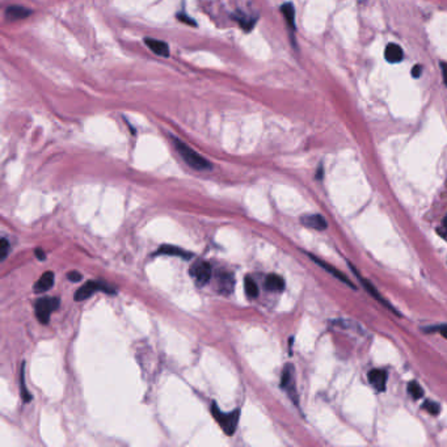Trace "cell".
Masks as SVG:
<instances>
[{
	"label": "cell",
	"instance_id": "cell-1",
	"mask_svg": "<svg viewBox=\"0 0 447 447\" xmlns=\"http://www.w3.org/2000/svg\"><path fill=\"white\" fill-rule=\"evenodd\" d=\"M173 142H175V147L177 150V152L181 155V158L184 159V161L189 167L194 168L197 171L211 170L213 165H211L210 161H208L203 156L199 155L198 152L194 151L192 147L185 144L182 140L177 139V138H173Z\"/></svg>",
	"mask_w": 447,
	"mask_h": 447
},
{
	"label": "cell",
	"instance_id": "cell-2",
	"mask_svg": "<svg viewBox=\"0 0 447 447\" xmlns=\"http://www.w3.org/2000/svg\"><path fill=\"white\" fill-rule=\"evenodd\" d=\"M211 413H213L214 418L218 424L220 425V427L223 429V432L227 434V436H232L236 430L237 422H239V411H234L231 413H225L216 406V404L214 403L211 405Z\"/></svg>",
	"mask_w": 447,
	"mask_h": 447
},
{
	"label": "cell",
	"instance_id": "cell-3",
	"mask_svg": "<svg viewBox=\"0 0 447 447\" xmlns=\"http://www.w3.org/2000/svg\"><path fill=\"white\" fill-rule=\"evenodd\" d=\"M99 291L106 292V294H114V292H117V290L114 289V287L108 286L106 284H103V282H99V281H89V282L83 285V286L75 292V299L78 302L85 301V299H88L89 296L94 295L95 292H99Z\"/></svg>",
	"mask_w": 447,
	"mask_h": 447
},
{
	"label": "cell",
	"instance_id": "cell-4",
	"mask_svg": "<svg viewBox=\"0 0 447 447\" xmlns=\"http://www.w3.org/2000/svg\"><path fill=\"white\" fill-rule=\"evenodd\" d=\"M59 307L58 298H42L38 299L35 303V315L42 324H47L50 320V315L53 311Z\"/></svg>",
	"mask_w": 447,
	"mask_h": 447
},
{
	"label": "cell",
	"instance_id": "cell-5",
	"mask_svg": "<svg viewBox=\"0 0 447 447\" xmlns=\"http://www.w3.org/2000/svg\"><path fill=\"white\" fill-rule=\"evenodd\" d=\"M281 387L286 389L287 394L290 395V398L294 400V403H298L296 400V392H295V382H294V367L291 365H286L282 371V377H281Z\"/></svg>",
	"mask_w": 447,
	"mask_h": 447
},
{
	"label": "cell",
	"instance_id": "cell-6",
	"mask_svg": "<svg viewBox=\"0 0 447 447\" xmlns=\"http://www.w3.org/2000/svg\"><path fill=\"white\" fill-rule=\"evenodd\" d=\"M193 277L196 278L197 284L203 286L210 281L211 274H213V268L206 261H199L193 266V272H192Z\"/></svg>",
	"mask_w": 447,
	"mask_h": 447
},
{
	"label": "cell",
	"instance_id": "cell-7",
	"mask_svg": "<svg viewBox=\"0 0 447 447\" xmlns=\"http://www.w3.org/2000/svg\"><path fill=\"white\" fill-rule=\"evenodd\" d=\"M368 382L374 387L377 391L383 392L386 391V384H387V372L380 370V368H374V370H370L368 371Z\"/></svg>",
	"mask_w": 447,
	"mask_h": 447
},
{
	"label": "cell",
	"instance_id": "cell-8",
	"mask_svg": "<svg viewBox=\"0 0 447 447\" xmlns=\"http://www.w3.org/2000/svg\"><path fill=\"white\" fill-rule=\"evenodd\" d=\"M308 256H310L311 260H312L313 263L318 264L319 266H322L323 269L327 270L328 273H330V274L333 275V277H336L337 280H340V281H341V282H344V284L348 285V286H350V287H353V289H356V286H354V285L351 284L350 281H349V278L346 277V275H345L344 273L339 272V270H337L336 268H333V266H330L329 264H327V263H325V261L320 260V258H318V257H316V256H313V254H308Z\"/></svg>",
	"mask_w": 447,
	"mask_h": 447
},
{
	"label": "cell",
	"instance_id": "cell-9",
	"mask_svg": "<svg viewBox=\"0 0 447 447\" xmlns=\"http://www.w3.org/2000/svg\"><path fill=\"white\" fill-rule=\"evenodd\" d=\"M218 285H219V292L223 295H230L234 291L235 278L231 273L220 272L218 274Z\"/></svg>",
	"mask_w": 447,
	"mask_h": 447
},
{
	"label": "cell",
	"instance_id": "cell-10",
	"mask_svg": "<svg viewBox=\"0 0 447 447\" xmlns=\"http://www.w3.org/2000/svg\"><path fill=\"white\" fill-rule=\"evenodd\" d=\"M302 225H304L306 227L315 228L319 231H323L327 228V220L323 218L320 214H312V215H303L301 218Z\"/></svg>",
	"mask_w": 447,
	"mask_h": 447
},
{
	"label": "cell",
	"instance_id": "cell-11",
	"mask_svg": "<svg viewBox=\"0 0 447 447\" xmlns=\"http://www.w3.org/2000/svg\"><path fill=\"white\" fill-rule=\"evenodd\" d=\"M146 46L151 50L152 53H155L156 55L160 57H170V46L164 41L160 40H155V38H146L144 40Z\"/></svg>",
	"mask_w": 447,
	"mask_h": 447
},
{
	"label": "cell",
	"instance_id": "cell-12",
	"mask_svg": "<svg viewBox=\"0 0 447 447\" xmlns=\"http://www.w3.org/2000/svg\"><path fill=\"white\" fill-rule=\"evenodd\" d=\"M32 15V11L21 6H11L6 9V17L9 21L23 20Z\"/></svg>",
	"mask_w": 447,
	"mask_h": 447
},
{
	"label": "cell",
	"instance_id": "cell-13",
	"mask_svg": "<svg viewBox=\"0 0 447 447\" xmlns=\"http://www.w3.org/2000/svg\"><path fill=\"white\" fill-rule=\"evenodd\" d=\"M384 57H386L387 62H389V63H399V62L403 61L404 58L403 49L396 44H389L388 46L386 47Z\"/></svg>",
	"mask_w": 447,
	"mask_h": 447
},
{
	"label": "cell",
	"instance_id": "cell-14",
	"mask_svg": "<svg viewBox=\"0 0 447 447\" xmlns=\"http://www.w3.org/2000/svg\"><path fill=\"white\" fill-rule=\"evenodd\" d=\"M265 287L269 291L281 292L285 289V281L284 278L278 274H269L265 280Z\"/></svg>",
	"mask_w": 447,
	"mask_h": 447
},
{
	"label": "cell",
	"instance_id": "cell-15",
	"mask_svg": "<svg viewBox=\"0 0 447 447\" xmlns=\"http://www.w3.org/2000/svg\"><path fill=\"white\" fill-rule=\"evenodd\" d=\"M54 285V273L46 272L40 277V280L35 282L34 291L35 292H44L47 291L50 287Z\"/></svg>",
	"mask_w": 447,
	"mask_h": 447
},
{
	"label": "cell",
	"instance_id": "cell-16",
	"mask_svg": "<svg viewBox=\"0 0 447 447\" xmlns=\"http://www.w3.org/2000/svg\"><path fill=\"white\" fill-rule=\"evenodd\" d=\"M159 254H170V256H178V257L184 258V260H189L190 257H193V254L189 252L184 251L182 248L173 246H161L158 251Z\"/></svg>",
	"mask_w": 447,
	"mask_h": 447
},
{
	"label": "cell",
	"instance_id": "cell-17",
	"mask_svg": "<svg viewBox=\"0 0 447 447\" xmlns=\"http://www.w3.org/2000/svg\"><path fill=\"white\" fill-rule=\"evenodd\" d=\"M356 274H357V277L360 278V281H361V284H362V285H363V286H365V289H366V290H367V292H368V294H370V295H372V296H374V298H375V299H378V302H379V303L384 304V306H386V307H388V308H389V310H391V311H392V312H395V313H398V312H396V310H395V308H394V307H392V306H389V304H388V303H387V302H386V301H384V298H382V296H380V294H379V292H378V291H377V289H375V287H374V286H372V285H371V284H370V282H367V281H366V280H365V278H362V277H361V275H360V274H358V273H356ZM398 315H399V313H398Z\"/></svg>",
	"mask_w": 447,
	"mask_h": 447
},
{
	"label": "cell",
	"instance_id": "cell-18",
	"mask_svg": "<svg viewBox=\"0 0 447 447\" xmlns=\"http://www.w3.org/2000/svg\"><path fill=\"white\" fill-rule=\"evenodd\" d=\"M281 11H282V15L286 18V23L289 24V27H291L292 29H295V9L291 3H286L281 7Z\"/></svg>",
	"mask_w": 447,
	"mask_h": 447
},
{
	"label": "cell",
	"instance_id": "cell-19",
	"mask_svg": "<svg viewBox=\"0 0 447 447\" xmlns=\"http://www.w3.org/2000/svg\"><path fill=\"white\" fill-rule=\"evenodd\" d=\"M244 289H246L247 295H248L249 298H257L258 296L257 284H256L253 278H251L249 275L248 277H246V281H244Z\"/></svg>",
	"mask_w": 447,
	"mask_h": 447
},
{
	"label": "cell",
	"instance_id": "cell-20",
	"mask_svg": "<svg viewBox=\"0 0 447 447\" xmlns=\"http://www.w3.org/2000/svg\"><path fill=\"white\" fill-rule=\"evenodd\" d=\"M408 392H409L411 396H412L413 399H416V400L424 396V389L421 388V386L417 382H411L409 384H408Z\"/></svg>",
	"mask_w": 447,
	"mask_h": 447
},
{
	"label": "cell",
	"instance_id": "cell-21",
	"mask_svg": "<svg viewBox=\"0 0 447 447\" xmlns=\"http://www.w3.org/2000/svg\"><path fill=\"white\" fill-rule=\"evenodd\" d=\"M25 372H24V363L23 366H21V371H20V391H21V396H23L24 401L25 403H28V401L32 399V396H30V394L28 392L27 387H25Z\"/></svg>",
	"mask_w": 447,
	"mask_h": 447
},
{
	"label": "cell",
	"instance_id": "cell-22",
	"mask_svg": "<svg viewBox=\"0 0 447 447\" xmlns=\"http://www.w3.org/2000/svg\"><path fill=\"white\" fill-rule=\"evenodd\" d=\"M422 406H424V409L426 411L427 413H430L432 416H438L439 412H441V406H439V404L436 403V401L426 400Z\"/></svg>",
	"mask_w": 447,
	"mask_h": 447
},
{
	"label": "cell",
	"instance_id": "cell-23",
	"mask_svg": "<svg viewBox=\"0 0 447 447\" xmlns=\"http://www.w3.org/2000/svg\"><path fill=\"white\" fill-rule=\"evenodd\" d=\"M0 251H2V253H0V258H2V260H6L7 253H8L9 251L8 240H7L6 237H3V239H2V243H0Z\"/></svg>",
	"mask_w": 447,
	"mask_h": 447
},
{
	"label": "cell",
	"instance_id": "cell-24",
	"mask_svg": "<svg viewBox=\"0 0 447 447\" xmlns=\"http://www.w3.org/2000/svg\"><path fill=\"white\" fill-rule=\"evenodd\" d=\"M177 18L180 21H182V23L185 24H189V25H196V23H194V20H192L190 17H188V16L182 15V13H180V15H177Z\"/></svg>",
	"mask_w": 447,
	"mask_h": 447
},
{
	"label": "cell",
	"instance_id": "cell-25",
	"mask_svg": "<svg viewBox=\"0 0 447 447\" xmlns=\"http://www.w3.org/2000/svg\"><path fill=\"white\" fill-rule=\"evenodd\" d=\"M67 278L70 281H72V282H78V281L82 280V275H80L78 272H71L67 274Z\"/></svg>",
	"mask_w": 447,
	"mask_h": 447
},
{
	"label": "cell",
	"instance_id": "cell-26",
	"mask_svg": "<svg viewBox=\"0 0 447 447\" xmlns=\"http://www.w3.org/2000/svg\"><path fill=\"white\" fill-rule=\"evenodd\" d=\"M421 72H422V67H421L420 65L415 66V67L412 68V76L413 78H416V79H417V78H420Z\"/></svg>",
	"mask_w": 447,
	"mask_h": 447
},
{
	"label": "cell",
	"instance_id": "cell-27",
	"mask_svg": "<svg viewBox=\"0 0 447 447\" xmlns=\"http://www.w3.org/2000/svg\"><path fill=\"white\" fill-rule=\"evenodd\" d=\"M441 68H442V75H443V82H444V84L447 85V63L442 62Z\"/></svg>",
	"mask_w": 447,
	"mask_h": 447
},
{
	"label": "cell",
	"instance_id": "cell-28",
	"mask_svg": "<svg viewBox=\"0 0 447 447\" xmlns=\"http://www.w3.org/2000/svg\"><path fill=\"white\" fill-rule=\"evenodd\" d=\"M35 254H37V257L40 261H44L45 258H46V256H45V253L41 251V249H35Z\"/></svg>",
	"mask_w": 447,
	"mask_h": 447
},
{
	"label": "cell",
	"instance_id": "cell-29",
	"mask_svg": "<svg viewBox=\"0 0 447 447\" xmlns=\"http://www.w3.org/2000/svg\"><path fill=\"white\" fill-rule=\"evenodd\" d=\"M438 332L442 334V336L447 339V325H441V327H438Z\"/></svg>",
	"mask_w": 447,
	"mask_h": 447
}]
</instances>
